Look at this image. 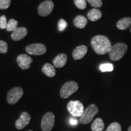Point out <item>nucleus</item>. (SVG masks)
<instances>
[{
  "mask_svg": "<svg viewBox=\"0 0 131 131\" xmlns=\"http://www.w3.org/2000/svg\"><path fill=\"white\" fill-rule=\"evenodd\" d=\"M27 32H28L27 29L26 27H19L12 32L11 38L14 41H18L23 40L27 35Z\"/></svg>",
  "mask_w": 131,
  "mask_h": 131,
  "instance_id": "ddd939ff",
  "label": "nucleus"
},
{
  "mask_svg": "<svg viewBox=\"0 0 131 131\" xmlns=\"http://www.w3.org/2000/svg\"><path fill=\"white\" fill-rule=\"evenodd\" d=\"M78 89V85L76 82L70 81L66 82L60 89V96L63 99H66L74 94Z\"/></svg>",
  "mask_w": 131,
  "mask_h": 131,
  "instance_id": "20e7f679",
  "label": "nucleus"
},
{
  "mask_svg": "<svg viewBox=\"0 0 131 131\" xmlns=\"http://www.w3.org/2000/svg\"><path fill=\"white\" fill-rule=\"evenodd\" d=\"M27 131H33V130H27Z\"/></svg>",
  "mask_w": 131,
  "mask_h": 131,
  "instance_id": "7c9ffc66",
  "label": "nucleus"
},
{
  "mask_svg": "<svg viewBox=\"0 0 131 131\" xmlns=\"http://www.w3.org/2000/svg\"><path fill=\"white\" fill-rule=\"evenodd\" d=\"M58 29L60 32H63L66 29V28L68 26V23L66 22V21H65L64 19H60L58 22Z\"/></svg>",
  "mask_w": 131,
  "mask_h": 131,
  "instance_id": "bb28decb",
  "label": "nucleus"
},
{
  "mask_svg": "<svg viewBox=\"0 0 131 131\" xmlns=\"http://www.w3.org/2000/svg\"><path fill=\"white\" fill-rule=\"evenodd\" d=\"M102 15V12L100 9H96V8L90 10L87 14L88 19L91 21H98V19L101 18Z\"/></svg>",
  "mask_w": 131,
  "mask_h": 131,
  "instance_id": "2eb2a0df",
  "label": "nucleus"
},
{
  "mask_svg": "<svg viewBox=\"0 0 131 131\" xmlns=\"http://www.w3.org/2000/svg\"><path fill=\"white\" fill-rule=\"evenodd\" d=\"M127 131H131V126L129 127V129H128V130H127Z\"/></svg>",
  "mask_w": 131,
  "mask_h": 131,
  "instance_id": "c756f323",
  "label": "nucleus"
},
{
  "mask_svg": "<svg viewBox=\"0 0 131 131\" xmlns=\"http://www.w3.org/2000/svg\"><path fill=\"white\" fill-rule=\"evenodd\" d=\"M117 28L119 30H126L131 27V18L126 17L119 19L117 23Z\"/></svg>",
  "mask_w": 131,
  "mask_h": 131,
  "instance_id": "dca6fc26",
  "label": "nucleus"
},
{
  "mask_svg": "<svg viewBox=\"0 0 131 131\" xmlns=\"http://www.w3.org/2000/svg\"><path fill=\"white\" fill-rule=\"evenodd\" d=\"M11 4V0H0V9H7Z\"/></svg>",
  "mask_w": 131,
  "mask_h": 131,
  "instance_id": "393cba45",
  "label": "nucleus"
},
{
  "mask_svg": "<svg viewBox=\"0 0 131 131\" xmlns=\"http://www.w3.org/2000/svg\"><path fill=\"white\" fill-rule=\"evenodd\" d=\"M130 33H131V27H130Z\"/></svg>",
  "mask_w": 131,
  "mask_h": 131,
  "instance_id": "2f4dec72",
  "label": "nucleus"
},
{
  "mask_svg": "<svg viewBox=\"0 0 131 131\" xmlns=\"http://www.w3.org/2000/svg\"><path fill=\"white\" fill-rule=\"evenodd\" d=\"M86 1L95 8L101 7L103 6V2L101 0H86Z\"/></svg>",
  "mask_w": 131,
  "mask_h": 131,
  "instance_id": "b1692460",
  "label": "nucleus"
},
{
  "mask_svg": "<svg viewBox=\"0 0 131 131\" xmlns=\"http://www.w3.org/2000/svg\"><path fill=\"white\" fill-rule=\"evenodd\" d=\"M46 46L41 43L32 44L26 47V51L33 55H42L46 53Z\"/></svg>",
  "mask_w": 131,
  "mask_h": 131,
  "instance_id": "6e6552de",
  "label": "nucleus"
},
{
  "mask_svg": "<svg viewBox=\"0 0 131 131\" xmlns=\"http://www.w3.org/2000/svg\"><path fill=\"white\" fill-rule=\"evenodd\" d=\"M67 109L72 115L77 117H81L84 111L83 103L78 100L69 101L67 105Z\"/></svg>",
  "mask_w": 131,
  "mask_h": 131,
  "instance_id": "39448f33",
  "label": "nucleus"
},
{
  "mask_svg": "<svg viewBox=\"0 0 131 131\" xmlns=\"http://www.w3.org/2000/svg\"><path fill=\"white\" fill-rule=\"evenodd\" d=\"M98 112V108L95 104H91L85 109L80 118V122L82 124L89 123L92 120L95 115Z\"/></svg>",
  "mask_w": 131,
  "mask_h": 131,
  "instance_id": "7ed1b4c3",
  "label": "nucleus"
},
{
  "mask_svg": "<svg viewBox=\"0 0 131 131\" xmlns=\"http://www.w3.org/2000/svg\"><path fill=\"white\" fill-rule=\"evenodd\" d=\"M18 21L14 19H10L8 21L7 27H6V30L9 32H14L18 29Z\"/></svg>",
  "mask_w": 131,
  "mask_h": 131,
  "instance_id": "aec40b11",
  "label": "nucleus"
},
{
  "mask_svg": "<svg viewBox=\"0 0 131 131\" xmlns=\"http://www.w3.org/2000/svg\"><path fill=\"white\" fill-rule=\"evenodd\" d=\"M127 50V46L124 42L115 44L109 52V58L112 61H118L122 59Z\"/></svg>",
  "mask_w": 131,
  "mask_h": 131,
  "instance_id": "f03ea898",
  "label": "nucleus"
},
{
  "mask_svg": "<svg viewBox=\"0 0 131 131\" xmlns=\"http://www.w3.org/2000/svg\"><path fill=\"white\" fill-rule=\"evenodd\" d=\"M88 23V19L83 15H78L73 20V24L76 27L83 29L86 27Z\"/></svg>",
  "mask_w": 131,
  "mask_h": 131,
  "instance_id": "f3484780",
  "label": "nucleus"
},
{
  "mask_svg": "<svg viewBox=\"0 0 131 131\" xmlns=\"http://www.w3.org/2000/svg\"><path fill=\"white\" fill-rule=\"evenodd\" d=\"M54 7L53 1L46 0L39 5L38 8V12L41 16H47L50 14Z\"/></svg>",
  "mask_w": 131,
  "mask_h": 131,
  "instance_id": "1a4fd4ad",
  "label": "nucleus"
},
{
  "mask_svg": "<svg viewBox=\"0 0 131 131\" xmlns=\"http://www.w3.org/2000/svg\"><path fill=\"white\" fill-rule=\"evenodd\" d=\"M100 69L103 72H112L114 70V66L111 63L102 64L100 66Z\"/></svg>",
  "mask_w": 131,
  "mask_h": 131,
  "instance_id": "412c9836",
  "label": "nucleus"
},
{
  "mask_svg": "<svg viewBox=\"0 0 131 131\" xmlns=\"http://www.w3.org/2000/svg\"><path fill=\"white\" fill-rule=\"evenodd\" d=\"M16 61L20 68L23 70L28 69L30 68L31 63L33 62L32 58L26 54L19 55L16 58Z\"/></svg>",
  "mask_w": 131,
  "mask_h": 131,
  "instance_id": "9b49d317",
  "label": "nucleus"
},
{
  "mask_svg": "<svg viewBox=\"0 0 131 131\" xmlns=\"http://www.w3.org/2000/svg\"><path fill=\"white\" fill-rule=\"evenodd\" d=\"M68 56L65 53H61L55 57V58L53 60V64L54 66L57 68H62L66 64Z\"/></svg>",
  "mask_w": 131,
  "mask_h": 131,
  "instance_id": "4468645a",
  "label": "nucleus"
},
{
  "mask_svg": "<svg viewBox=\"0 0 131 131\" xmlns=\"http://www.w3.org/2000/svg\"><path fill=\"white\" fill-rule=\"evenodd\" d=\"M104 129V122L100 118H97L95 119L91 125V129L92 131H103Z\"/></svg>",
  "mask_w": 131,
  "mask_h": 131,
  "instance_id": "6ab92c4d",
  "label": "nucleus"
},
{
  "mask_svg": "<svg viewBox=\"0 0 131 131\" xmlns=\"http://www.w3.org/2000/svg\"><path fill=\"white\" fill-rule=\"evenodd\" d=\"M74 4L77 7L81 10L84 9L87 6L86 0H74Z\"/></svg>",
  "mask_w": 131,
  "mask_h": 131,
  "instance_id": "5701e85b",
  "label": "nucleus"
},
{
  "mask_svg": "<svg viewBox=\"0 0 131 131\" xmlns=\"http://www.w3.org/2000/svg\"><path fill=\"white\" fill-rule=\"evenodd\" d=\"M106 131H122V127L118 123L114 122L108 126Z\"/></svg>",
  "mask_w": 131,
  "mask_h": 131,
  "instance_id": "4be33fe9",
  "label": "nucleus"
},
{
  "mask_svg": "<svg viewBox=\"0 0 131 131\" xmlns=\"http://www.w3.org/2000/svg\"><path fill=\"white\" fill-rule=\"evenodd\" d=\"M70 123L72 125H76L78 123V121L76 119L74 118H70Z\"/></svg>",
  "mask_w": 131,
  "mask_h": 131,
  "instance_id": "c85d7f7f",
  "label": "nucleus"
},
{
  "mask_svg": "<svg viewBox=\"0 0 131 131\" xmlns=\"http://www.w3.org/2000/svg\"><path fill=\"white\" fill-rule=\"evenodd\" d=\"M42 72L49 77H53L56 74V70L52 64L46 63L42 68Z\"/></svg>",
  "mask_w": 131,
  "mask_h": 131,
  "instance_id": "a211bd4d",
  "label": "nucleus"
},
{
  "mask_svg": "<svg viewBox=\"0 0 131 131\" xmlns=\"http://www.w3.org/2000/svg\"><path fill=\"white\" fill-rule=\"evenodd\" d=\"M23 90L20 87H15L8 92L7 101L10 104H15L18 102L23 95Z\"/></svg>",
  "mask_w": 131,
  "mask_h": 131,
  "instance_id": "423d86ee",
  "label": "nucleus"
},
{
  "mask_svg": "<svg viewBox=\"0 0 131 131\" xmlns=\"http://www.w3.org/2000/svg\"><path fill=\"white\" fill-rule=\"evenodd\" d=\"M8 51V46L7 42L4 41L0 40V53H6Z\"/></svg>",
  "mask_w": 131,
  "mask_h": 131,
  "instance_id": "a878e982",
  "label": "nucleus"
},
{
  "mask_svg": "<svg viewBox=\"0 0 131 131\" xmlns=\"http://www.w3.org/2000/svg\"><path fill=\"white\" fill-rule=\"evenodd\" d=\"M31 117L29 113L23 112L20 115V117L15 122V127L18 130L24 129L27 126L30 122Z\"/></svg>",
  "mask_w": 131,
  "mask_h": 131,
  "instance_id": "9d476101",
  "label": "nucleus"
},
{
  "mask_svg": "<svg viewBox=\"0 0 131 131\" xmlns=\"http://www.w3.org/2000/svg\"><path fill=\"white\" fill-rule=\"evenodd\" d=\"M91 45L98 55L109 53L112 47L109 38L104 35H96L93 37L91 40Z\"/></svg>",
  "mask_w": 131,
  "mask_h": 131,
  "instance_id": "f257e3e1",
  "label": "nucleus"
},
{
  "mask_svg": "<svg viewBox=\"0 0 131 131\" xmlns=\"http://www.w3.org/2000/svg\"><path fill=\"white\" fill-rule=\"evenodd\" d=\"M55 124V115L53 113L48 112L44 115L41 120V129L42 131H50Z\"/></svg>",
  "mask_w": 131,
  "mask_h": 131,
  "instance_id": "0eeeda50",
  "label": "nucleus"
},
{
  "mask_svg": "<svg viewBox=\"0 0 131 131\" xmlns=\"http://www.w3.org/2000/svg\"><path fill=\"white\" fill-rule=\"evenodd\" d=\"M7 25V21L6 16L5 15H2L0 17V29H6Z\"/></svg>",
  "mask_w": 131,
  "mask_h": 131,
  "instance_id": "cd10ccee",
  "label": "nucleus"
},
{
  "mask_svg": "<svg viewBox=\"0 0 131 131\" xmlns=\"http://www.w3.org/2000/svg\"><path fill=\"white\" fill-rule=\"evenodd\" d=\"M88 52V47L84 45L77 46L72 52L73 58L75 60H81Z\"/></svg>",
  "mask_w": 131,
  "mask_h": 131,
  "instance_id": "f8f14e48",
  "label": "nucleus"
}]
</instances>
